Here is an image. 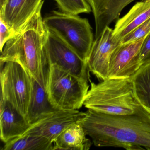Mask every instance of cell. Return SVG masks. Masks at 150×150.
<instances>
[{
  "mask_svg": "<svg viewBox=\"0 0 150 150\" xmlns=\"http://www.w3.org/2000/svg\"><path fill=\"white\" fill-rule=\"evenodd\" d=\"M15 32L0 19V52H1L5 44Z\"/></svg>",
  "mask_w": 150,
  "mask_h": 150,
  "instance_id": "21",
  "label": "cell"
},
{
  "mask_svg": "<svg viewBox=\"0 0 150 150\" xmlns=\"http://www.w3.org/2000/svg\"><path fill=\"white\" fill-rule=\"evenodd\" d=\"M142 66L150 62V33L146 37L141 47L140 53Z\"/></svg>",
  "mask_w": 150,
  "mask_h": 150,
  "instance_id": "22",
  "label": "cell"
},
{
  "mask_svg": "<svg viewBox=\"0 0 150 150\" xmlns=\"http://www.w3.org/2000/svg\"><path fill=\"white\" fill-rule=\"evenodd\" d=\"M95 22V39L100 37L107 27L119 18L123 9L135 0H86Z\"/></svg>",
  "mask_w": 150,
  "mask_h": 150,
  "instance_id": "12",
  "label": "cell"
},
{
  "mask_svg": "<svg viewBox=\"0 0 150 150\" xmlns=\"http://www.w3.org/2000/svg\"><path fill=\"white\" fill-rule=\"evenodd\" d=\"M146 37L131 42L119 45L110 60L108 79L132 78L142 66L140 53Z\"/></svg>",
  "mask_w": 150,
  "mask_h": 150,
  "instance_id": "8",
  "label": "cell"
},
{
  "mask_svg": "<svg viewBox=\"0 0 150 150\" xmlns=\"http://www.w3.org/2000/svg\"><path fill=\"white\" fill-rule=\"evenodd\" d=\"M150 18V0H141L137 2L122 18L118 19L113 29L116 40L121 41Z\"/></svg>",
  "mask_w": 150,
  "mask_h": 150,
  "instance_id": "14",
  "label": "cell"
},
{
  "mask_svg": "<svg viewBox=\"0 0 150 150\" xmlns=\"http://www.w3.org/2000/svg\"><path fill=\"white\" fill-rule=\"evenodd\" d=\"M85 116L86 112L79 110H59L30 125L23 135L29 134L44 137L54 143L64 130L79 122Z\"/></svg>",
  "mask_w": 150,
  "mask_h": 150,
  "instance_id": "9",
  "label": "cell"
},
{
  "mask_svg": "<svg viewBox=\"0 0 150 150\" xmlns=\"http://www.w3.org/2000/svg\"><path fill=\"white\" fill-rule=\"evenodd\" d=\"M43 22L47 30L58 36L86 63L94 41L88 19L53 11L44 18Z\"/></svg>",
  "mask_w": 150,
  "mask_h": 150,
  "instance_id": "4",
  "label": "cell"
},
{
  "mask_svg": "<svg viewBox=\"0 0 150 150\" xmlns=\"http://www.w3.org/2000/svg\"><path fill=\"white\" fill-rule=\"evenodd\" d=\"M1 100L9 103L26 120L32 76L21 65L13 61L1 63Z\"/></svg>",
  "mask_w": 150,
  "mask_h": 150,
  "instance_id": "6",
  "label": "cell"
},
{
  "mask_svg": "<svg viewBox=\"0 0 150 150\" xmlns=\"http://www.w3.org/2000/svg\"><path fill=\"white\" fill-rule=\"evenodd\" d=\"M43 3L6 42L0 60L19 63L46 90L50 66L45 51L48 30L41 13Z\"/></svg>",
  "mask_w": 150,
  "mask_h": 150,
  "instance_id": "2",
  "label": "cell"
},
{
  "mask_svg": "<svg viewBox=\"0 0 150 150\" xmlns=\"http://www.w3.org/2000/svg\"><path fill=\"white\" fill-rule=\"evenodd\" d=\"M25 118L9 103L1 100L0 137L5 144L22 137L30 127Z\"/></svg>",
  "mask_w": 150,
  "mask_h": 150,
  "instance_id": "13",
  "label": "cell"
},
{
  "mask_svg": "<svg viewBox=\"0 0 150 150\" xmlns=\"http://www.w3.org/2000/svg\"><path fill=\"white\" fill-rule=\"evenodd\" d=\"M59 8L64 13L71 14L89 13L92 12L86 0H54Z\"/></svg>",
  "mask_w": 150,
  "mask_h": 150,
  "instance_id": "19",
  "label": "cell"
},
{
  "mask_svg": "<svg viewBox=\"0 0 150 150\" xmlns=\"http://www.w3.org/2000/svg\"><path fill=\"white\" fill-rule=\"evenodd\" d=\"M4 150H53L54 144L44 137L23 135L5 144Z\"/></svg>",
  "mask_w": 150,
  "mask_h": 150,
  "instance_id": "17",
  "label": "cell"
},
{
  "mask_svg": "<svg viewBox=\"0 0 150 150\" xmlns=\"http://www.w3.org/2000/svg\"><path fill=\"white\" fill-rule=\"evenodd\" d=\"M90 87L84 102L88 109L109 115H126L136 111L140 104L132 78L107 79Z\"/></svg>",
  "mask_w": 150,
  "mask_h": 150,
  "instance_id": "3",
  "label": "cell"
},
{
  "mask_svg": "<svg viewBox=\"0 0 150 150\" xmlns=\"http://www.w3.org/2000/svg\"><path fill=\"white\" fill-rule=\"evenodd\" d=\"M6 0H0V8L3 6Z\"/></svg>",
  "mask_w": 150,
  "mask_h": 150,
  "instance_id": "23",
  "label": "cell"
},
{
  "mask_svg": "<svg viewBox=\"0 0 150 150\" xmlns=\"http://www.w3.org/2000/svg\"><path fill=\"white\" fill-rule=\"evenodd\" d=\"M150 33V18L122 39L121 44L127 43L146 37Z\"/></svg>",
  "mask_w": 150,
  "mask_h": 150,
  "instance_id": "20",
  "label": "cell"
},
{
  "mask_svg": "<svg viewBox=\"0 0 150 150\" xmlns=\"http://www.w3.org/2000/svg\"><path fill=\"white\" fill-rule=\"evenodd\" d=\"M86 136L85 129L80 124H73L64 130L55 139L53 150H88L92 142Z\"/></svg>",
  "mask_w": 150,
  "mask_h": 150,
  "instance_id": "16",
  "label": "cell"
},
{
  "mask_svg": "<svg viewBox=\"0 0 150 150\" xmlns=\"http://www.w3.org/2000/svg\"><path fill=\"white\" fill-rule=\"evenodd\" d=\"M59 110L50 102L45 88L32 76V88L27 122L30 125Z\"/></svg>",
  "mask_w": 150,
  "mask_h": 150,
  "instance_id": "15",
  "label": "cell"
},
{
  "mask_svg": "<svg viewBox=\"0 0 150 150\" xmlns=\"http://www.w3.org/2000/svg\"><path fill=\"white\" fill-rule=\"evenodd\" d=\"M132 78L138 100L150 109V62L142 66Z\"/></svg>",
  "mask_w": 150,
  "mask_h": 150,
  "instance_id": "18",
  "label": "cell"
},
{
  "mask_svg": "<svg viewBox=\"0 0 150 150\" xmlns=\"http://www.w3.org/2000/svg\"><path fill=\"white\" fill-rule=\"evenodd\" d=\"M44 47L50 66L57 65L68 72L90 81L86 63L58 36L48 30Z\"/></svg>",
  "mask_w": 150,
  "mask_h": 150,
  "instance_id": "7",
  "label": "cell"
},
{
  "mask_svg": "<svg viewBox=\"0 0 150 150\" xmlns=\"http://www.w3.org/2000/svg\"><path fill=\"white\" fill-rule=\"evenodd\" d=\"M89 81L50 65L46 91L52 106L61 110H79L90 88Z\"/></svg>",
  "mask_w": 150,
  "mask_h": 150,
  "instance_id": "5",
  "label": "cell"
},
{
  "mask_svg": "<svg viewBox=\"0 0 150 150\" xmlns=\"http://www.w3.org/2000/svg\"><path fill=\"white\" fill-rule=\"evenodd\" d=\"M113 29L108 27L100 37L95 39L87 60L89 72L101 81L108 79L109 66L111 55L121 44L113 36Z\"/></svg>",
  "mask_w": 150,
  "mask_h": 150,
  "instance_id": "10",
  "label": "cell"
},
{
  "mask_svg": "<svg viewBox=\"0 0 150 150\" xmlns=\"http://www.w3.org/2000/svg\"><path fill=\"white\" fill-rule=\"evenodd\" d=\"M43 0H6L0 8V19L15 32L34 14Z\"/></svg>",
  "mask_w": 150,
  "mask_h": 150,
  "instance_id": "11",
  "label": "cell"
},
{
  "mask_svg": "<svg viewBox=\"0 0 150 150\" xmlns=\"http://www.w3.org/2000/svg\"><path fill=\"white\" fill-rule=\"evenodd\" d=\"M147 108V109H148V110H149V111H150V109H149L147 108Z\"/></svg>",
  "mask_w": 150,
  "mask_h": 150,
  "instance_id": "24",
  "label": "cell"
},
{
  "mask_svg": "<svg viewBox=\"0 0 150 150\" xmlns=\"http://www.w3.org/2000/svg\"><path fill=\"white\" fill-rule=\"evenodd\" d=\"M79 123L97 147L150 150V112L140 103L134 113L126 115L88 109Z\"/></svg>",
  "mask_w": 150,
  "mask_h": 150,
  "instance_id": "1",
  "label": "cell"
}]
</instances>
